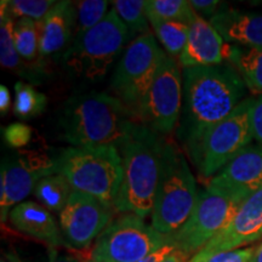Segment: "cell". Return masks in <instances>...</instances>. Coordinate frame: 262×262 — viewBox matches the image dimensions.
Wrapping results in <instances>:
<instances>
[{
  "label": "cell",
  "instance_id": "cell-1",
  "mask_svg": "<svg viewBox=\"0 0 262 262\" xmlns=\"http://www.w3.org/2000/svg\"><path fill=\"white\" fill-rule=\"evenodd\" d=\"M182 80V108L176 137L191 158L206 131L247 98V85L227 62L183 68Z\"/></svg>",
  "mask_w": 262,
  "mask_h": 262
},
{
  "label": "cell",
  "instance_id": "cell-2",
  "mask_svg": "<svg viewBox=\"0 0 262 262\" xmlns=\"http://www.w3.org/2000/svg\"><path fill=\"white\" fill-rule=\"evenodd\" d=\"M139 122L124 104L106 93L72 96L62 108L58 129L71 147L116 146L119 148Z\"/></svg>",
  "mask_w": 262,
  "mask_h": 262
},
{
  "label": "cell",
  "instance_id": "cell-3",
  "mask_svg": "<svg viewBox=\"0 0 262 262\" xmlns=\"http://www.w3.org/2000/svg\"><path fill=\"white\" fill-rule=\"evenodd\" d=\"M165 142L164 136L139 123L118 148L123 180L114 203L116 211L142 219L152 215Z\"/></svg>",
  "mask_w": 262,
  "mask_h": 262
},
{
  "label": "cell",
  "instance_id": "cell-4",
  "mask_svg": "<svg viewBox=\"0 0 262 262\" xmlns=\"http://www.w3.org/2000/svg\"><path fill=\"white\" fill-rule=\"evenodd\" d=\"M57 173L74 191L114 206L123 180V160L116 146L66 148L56 158Z\"/></svg>",
  "mask_w": 262,
  "mask_h": 262
},
{
  "label": "cell",
  "instance_id": "cell-5",
  "mask_svg": "<svg viewBox=\"0 0 262 262\" xmlns=\"http://www.w3.org/2000/svg\"><path fill=\"white\" fill-rule=\"evenodd\" d=\"M195 179L179 147L166 141L152 211V227L169 237L188 220L198 201Z\"/></svg>",
  "mask_w": 262,
  "mask_h": 262
},
{
  "label": "cell",
  "instance_id": "cell-6",
  "mask_svg": "<svg viewBox=\"0 0 262 262\" xmlns=\"http://www.w3.org/2000/svg\"><path fill=\"white\" fill-rule=\"evenodd\" d=\"M129 40V29L112 9L96 27L73 39L62 61L75 77L98 80L107 74Z\"/></svg>",
  "mask_w": 262,
  "mask_h": 262
},
{
  "label": "cell",
  "instance_id": "cell-7",
  "mask_svg": "<svg viewBox=\"0 0 262 262\" xmlns=\"http://www.w3.org/2000/svg\"><path fill=\"white\" fill-rule=\"evenodd\" d=\"M164 54L155 35L150 33L137 35L124 50L111 78L112 95L133 113L136 120Z\"/></svg>",
  "mask_w": 262,
  "mask_h": 262
},
{
  "label": "cell",
  "instance_id": "cell-8",
  "mask_svg": "<svg viewBox=\"0 0 262 262\" xmlns=\"http://www.w3.org/2000/svg\"><path fill=\"white\" fill-rule=\"evenodd\" d=\"M254 97H247L229 116L210 127L191 156L195 168L204 179H210L241 150L254 141L251 108Z\"/></svg>",
  "mask_w": 262,
  "mask_h": 262
},
{
  "label": "cell",
  "instance_id": "cell-9",
  "mask_svg": "<svg viewBox=\"0 0 262 262\" xmlns=\"http://www.w3.org/2000/svg\"><path fill=\"white\" fill-rule=\"evenodd\" d=\"M169 239L134 214L113 219L94 242L90 254L98 262H139L168 244Z\"/></svg>",
  "mask_w": 262,
  "mask_h": 262
},
{
  "label": "cell",
  "instance_id": "cell-10",
  "mask_svg": "<svg viewBox=\"0 0 262 262\" xmlns=\"http://www.w3.org/2000/svg\"><path fill=\"white\" fill-rule=\"evenodd\" d=\"M242 203L227 193L206 187L199 192L194 210L186 224L169 235V243L193 257L229 224Z\"/></svg>",
  "mask_w": 262,
  "mask_h": 262
},
{
  "label": "cell",
  "instance_id": "cell-11",
  "mask_svg": "<svg viewBox=\"0 0 262 262\" xmlns=\"http://www.w3.org/2000/svg\"><path fill=\"white\" fill-rule=\"evenodd\" d=\"M182 97V71L175 58L164 54L137 120L159 135H169L178 127Z\"/></svg>",
  "mask_w": 262,
  "mask_h": 262
},
{
  "label": "cell",
  "instance_id": "cell-12",
  "mask_svg": "<svg viewBox=\"0 0 262 262\" xmlns=\"http://www.w3.org/2000/svg\"><path fill=\"white\" fill-rule=\"evenodd\" d=\"M57 173L56 158L35 150L19 152L12 160L3 162L0 171V217L9 219L16 205L31 194L45 176Z\"/></svg>",
  "mask_w": 262,
  "mask_h": 262
},
{
  "label": "cell",
  "instance_id": "cell-13",
  "mask_svg": "<svg viewBox=\"0 0 262 262\" xmlns=\"http://www.w3.org/2000/svg\"><path fill=\"white\" fill-rule=\"evenodd\" d=\"M114 211V206L74 191L58 219L67 247L74 250H86L112 222Z\"/></svg>",
  "mask_w": 262,
  "mask_h": 262
},
{
  "label": "cell",
  "instance_id": "cell-14",
  "mask_svg": "<svg viewBox=\"0 0 262 262\" xmlns=\"http://www.w3.org/2000/svg\"><path fill=\"white\" fill-rule=\"evenodd\" d=\"M208 187L244 202L262 189V147L251 143L210 179Z\"/></svg>",
  "mask_w": 262,
  "mask_h": 262
},
{
  "label": "cell",
  "instance_id": "cell-15",
  "mask_svg": "<svg viewBox=\"0 0 262 262\" xmlns=\"http://www.w3.org/2000/svg\"><path fill=\"white\" fill-rule=\"evenodd\" d=\"M262 238V189L242 203L229 224L199 253L210 255L235 250Z\"/></svg>",
  "mask_w": 262,
  "mask_h": 262
},
{
  "label": "cell",
  "instance_id": "cell-16",
  "mask_svg": "<svg viewBox=\"0 0 262 262\" xmlns=\"http://www.w3.org/2000/svg\"><path fill=\"white\" fill-rule=\"evenodd\" d=\"M226 44L210 22L196 16L189 25L185 49L179 57L182 68L208 67L225 63Z\"/></svg>",
  "mask_w": 262,
  "mask_h": 262
},
{
  "label": "cell",
  "instance_id": "cell-17",
  "mask_svg": "<svg viewBox=\"0 0 262 262\" xmlns=\"http://www.w3.org/2000/svg\"><path fill=\"white\" fill-rule=\"evenodd\" d=\"M210 25L228 45L262 49V14L224 8Z\"/></svg>",
  "mask_w": 262,
  "mask_h": 262
},
{
  "label": "cell",
  "instance_id": "cell-18",
  "mask_svg": "<svg viewBox=\"0 0 262 262\" xmlns=\"http://www.w3.org/2000/svg\"><path fill=\"white\" fill-rule=\"evenodd\" d=\"M9 220L18 232L41 241L50 248L67 247L60 226L41 204L29 201L19 203L10 212Z\"/></svg>",
  "mask_w": 262,
  "mask_h": 262
},
{
  "label": "cell",
  "instance_id": "cell-19",
  "mask_svg": "<svg viewBox=\"0 0 262 262\" xmlns=\"http://www.w3.org/2000/svg\"><path fill=\"white\" fill-rule=\"evenodd\" d=\"M40 58L67 50L75 31V9L72 2H56L51 11L40 21Z\"/></svg>",
  "mask_w": 262,
  "mask_h": 262
},
{
  "label": "cell",
  "instance_id": "cell-20",
  "mask_svg": "<svg viewBox=\"0 0 262 262\" xmlns=\"http://www.w3.org/2000/svg\"><path fill=\"white\" fill-rule=\"evenodd\" d=\"M14 18L6 10V0H2L0 6V63L6 70L14 71L26 79L38 81L39 77H44V68L31 67L24 63L16 50L14 41Z\"/></svg>",
  "mask_w": 262,
  "mask_h": 262
},
{
  "label": "cell",
  "instance_id": "cell-21",
  "mask_svg": "<svg viewBox=\"0 0 262 262\" xmlns=\"http://www.w3.org/2000/svg\"><path fill=\"white\" fill-rule=\"evenodd\" d=\"M225 60L237 71L248 89L262 93V49L226 44Z\"/></svg>",
  "mask_w": 262,
  "mask_h": 262
},
{
  "label": "cell",
  "instance_id": "cell-22",
  "mask_svg": "<svg viewBox=\"0 0 262 262\" xmlns=\"http://www.w3.org/2000/svg\"><path fill=\"white\" fill-rule=\"evenodd\" d=\"M73 192L74 189L70 182L61 173L45 176L34 188V194L39 203L49 211L57 212L58 215L63 210Z\"/></svg>",
  "mask_w": 262,
  "mask_h": 262
},
{
  "label": "cell",
  "instance_id": "cell-23",
  "mask_svg": "<svg viewBox=\"0 0 262 262\" xmlns=\"http://www.w3.org/2000/svg\"><path fill=\"white\" fill-rule=\"evenodd\" d=\"M148 21L160 44L163 45L165 54L179 60L187 41L189 25L156 17H148Z\"/></svg>",
  "mask_w": 262,
  "mask_h": 262
},
{
  "label": "cell",
  "instance_id": "cell-24",
  "mask_svg": "<svg viewBox=\"0 0 262 262\" xmlns=\"http://www.w3.org/2000/svg\"><path fill=\"white\" fill-rule=\"evenodd\" d=\"M40 22L33 21L31 18H21L15 22L14 41L22 60L31 63L40 58Z\"/></svg>",
  "mask_w": 262,
  "mask_h": 262
},
{
  "label": "cell",
  "instance_id": "cell-25",
  "mask_svg": "<svg viewBox=\"0 0 262 262\" xmlns=\"http://www.w3.org/2000/svg\"><path fill=\"white\" fill-rule=\"evenodd\" d=\"M145 10L147 17L181 22L186 25H191L196 17L188 0H147Z\"/></svg>",
  "mask_w": 262,
  "mask_h": 262
},
{
  "label": "cell",
  "instance_id": "cell-26",
  "mask_svg": "<svg viewBox=\"0 0 262 262\" xmlns=\"http://www.w3.org/2000/svg\"><path fill=\"white\" fill-rule=\"evenodd\" d=\"M48 106V97L24 81L15 84L14 113L19 119H31L41 114Z\"/></svg>",
  "mask_w": 262,
  "mask_h": 262
},
{
  "label": "cell",
  "instance_id": "cell-27",
  "mask_svg": "<svg viewBox=\"0 0 262 262\" xmlns=\"http://www.w3.org/2000/svg\"><path fill=\"white\" fill-rule=\"evenodd\" d=\"M113 10L126 28L130 35L149 33V21L146 15V2L143 0H116L112 2Z\"/></svg>",
  "mask_w": 262,
  "mask_h": 262
},
{
  "label": "cell",
  "instance_id": "cell-28",
  "mask_svg": "<svg viewBox=\"0 0 262 262\" xmlns=\"http://www.w3.org/2000/svg\"><path fill=\"white\" fill-rule=\"evenodd\" d=\"M108 4L106 0H83L74 3L75 9V31L74 38L83 35L90 29L102 22L108 15ZM73 38V39H74Z\"/></svg>",
  "mask_w": 262,
  "mask_h": 262
},
{
  "label": "cell",
  "instance_id": "cell-29",
  "mask_svg": "<svg viewBox=\"0 0 262 262\" xmlns=\"http://www.w3.org/2000/svg\"><path fill=\"white\" fill-rule=\"evenodd\" d=\"M55 4L54 0H6V10L12 18H31L40 22Z\"/></svg>",
  "mask_w": 262,
  "mask_h": 262
},
{
  "label": "cell",
  "instance_id": "cell-30",
  "mask_svg": "<svg viewBox=\"0 0 262 262\" xmlns=\"http://www.w3.org/2000/svg\"><path fill=\"white\" fill-rule=\"evenodd\" d=\"M254 253L255 248L235 249L210 255L196 253L189 262H251Z\"/></svg>",
  "mask_w": 262,
  "mask_h": 262
},
{
  "label": "cell",
  "instance_id": "cell-31",
  "mask_svg": "<svg viewBox=\"0 0 262 262\" xmlns=\"http://www.w3.org/2000/svg\"><path fill=\"white\" fill-rule=\"evenodd\" d=\"M33 130L24 123H15L4 129V140L10 147L22 148L27 146L32 139Z\"/></svg>",
  "mask_w": 262,
  "mask_h": 262
},
{
  "label": "cell",
  "instance_id": "cell-32",
  "mask_svg": "<svg viewBox=\"0 0 262 262\" xmlns=\"http://www.w3.org/2000/svg\"><path fill=\"white\" fill-rule=\"evenodd\" d=\"M251 130L254 141L262 147V94L255 98L251 108Z\"/></svg>",
  "mask_w": 262,
  "mask_h": 262
},
{
  "label": "cell",
  "instance_id": "cell-33",
  "mask_svg": "<svg viewBox=\"0 0 262 262\" xmlns=\"http://www.w3.org/2000/svg\"><path fill=\"white\" fill-rule=\"evenodd\" d=\"M193 10L199 17L209 21L217 14L219 8H220V2L219 0H189Z\"/></svg>",
  "mask_w": 262,
  "mask_h": 262
},
{
  "label": "cell",
  "instance_id": "cell-34",
  "mask_svg": "<svg viewBox=\"0 0 262 262\" xmlns=\"http://www.w3.org/2000/svg\"><path fill=\"white\" fill-rule=\"evenodd\" d=\"M48 262H80V258L77 251L66 253V251H61L58 248H50Z\"/></svg>",
  "mask_w": 262,
  "mask_h": 262
},
{
  "label": "cell",
  "instance_id": "cell-35",
  "mask_svg": "<svg viewBox=\"0 0 262 262\" xmlns=\"http://www.w3.org/2000/svg\"><path fill=\"white\" fill-rule=\"evenodd\" d=\"M175 249L176 248L173 247L172 244L168 243V244L163 245L162 248H159L158 250L153 251L152 254H149L148 256L142 258V260L139 262H164V260H165V258L168 257L173 250H175Z\"/></svg>",
  "mask_w": 262,
  "mask_h": 262
},
{
  "label": "cell",
  "instance_id": "cell-36",
  "mask_svg": "<svg viewBox=\"0 0 262 262\" xmlns=\"http://www.w3.org/2000/svg\"><path fill=\"white\" fill-rule=\"evenodd\" d=\"M10 103H11V97H10L9 89L5 85H0V113L5 116L8 113Z\"/></svg>",
  "mask_w": 262,
  "mask_h": 262
},
{
  "label": "cell",
  "instance_id": "cell-37",
  "mask_svg": "<svg viewBox=\"0 0 262 262\" xmlns=\"http://www.w3.org/2000/svg\"><path fill=\"white\" fill-rule=\"evenodd\" d=\"M192 257H189L188 255H186L183 251L175 249L168 257L164 260V262H189Z\"/></svg>",
  "mask_w": 262,
  "mask_h": 262
},
{
  "label": "cell",
  "instance_id": "cell-38",
  "mask_svg": "<svg viewBox=\"0 0 262 262\" xmlns=\"http://www.w3.org/2000/svg\"><path fill=\"white\" fill-rule=\"evenodd\" d=\"M77 251L78 256L80 258V262H98L97 260L91 256L90 250H75Z\"/></svg>",
  "mask_w": 262,
  "mask_h": 262
},
{
  "label": "cell",
  "instance_id": "cell-39",
  "mask_svg": "<svg viewBox=\"0 0 262 262\" xmlns=\"http://www.w3.org/2000/svg\"><path fill=\"white\" fill-rule=\"evenodd\" d=\"M0 262H22V261L15 253H6L3 255Z\"/></svg>",
  "mask_w": 262,
  "mask_h": 262
},
{
  "label": "cell",
  "instance_id": "cell-40",
  "mask_svg": "<svg viewBox=\"0 0 262 262\" xmlns=\"http://www.w3.org/2000/svg\"><path fill=\"white\" fill-rule=\"evenodd\" d=\"M251 262H262V244L255 248V253L253 258H251Z\"/></svg>",
  "mask_w": 262,
  "mask_h": 262
}]
</instances>
